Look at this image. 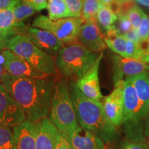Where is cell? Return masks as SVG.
<instances>
[{
  "mask_svg": "<svg viewBox=\"0 0 149 149\" xmlns=\"http://www.w3.org/2000/svg\"><path fill=\"white\" fill-rule=\"evenodd\" d=\"M135 1L137 3H139V5L144 6L149 8V2L148 1V0H135Z\"/></svg>",
  "mask_w": 149,
  "mask_h": 149,
  "instance_id": "cell-41",
  "label": "cell"
},
{
  "mask_svg": "<svg viewBox=\"0 0 149 149\" xmlns=\"http://www.w3.org/2000/svg\"><path fill=\"white\" fill-rule=\"evenodd\" d=\"M119 149H148V144L145 139L129 140L126 139L122 142Z\"/></svg>",
  "mask_w": 149,
  "mask_h": 149,
  "instance_id": "cell-31",
  "label": "cell"
},
{
  "mask_svg": "<svg viewBox=\"0 0 149 149\" xmlns=\"http://www.w3.org/2000/svg\"><path fill=\"white\" fill-rule=\"evenodd\" d=\"M55 149H72L70 146L69 139L65 133L59 132Z\"/></svg>",
  "mask_w": 149,
  "mask_h": 149,
  "instance_id": "cell-33",
  "label": "cell"
},
{
  "mask_svg": "<svg viewBox=\"0 0 149 149\" xmlns=\"http://www.w3.org/2000/svg\"><path fill=\"white\" fill-rule=\"evenodd\" d=\"M117 20V16L112 10L111 7L104 6L97 13L95 21L100 29L101 28L102 30H104L105 32L104 34H106L115 26Z\"/></svg>",
  "mask_w": 149,
  "mask_h": 149,
  "instance_id": "cell-20",
  "label": "cell"
},
{
  "mask_svg": "<svg viewBox=\"0 0 149 149\" xmlns=\"http://www.w3.org/2000/svg\"><path fill=\"white\" fill-rule=\"evenodd\" d=\"M131 80L140 101L141 115L145 118L149 111V70L132 77Z\"/></svg>",
  "mask_w": 149,
  "mask_h": 149,
  "instance_id": "cell-19",
  "label": "cell"
},
{
  "mask_svg": "<svg viewBox=\"0 0 149 149\" xmlns=\"http://www.w3.org/2000/svg\"><path fill=\"white\" fill-rule=\"evenodd\" d=\"M115 26L120 35H124L128 32L130 29H133L132 24L130 23L128 16L118 17L116 23L115 24Z\"/></svg>",
  "mask_w": 149,
  "mask_h": 149,
  "instance_id": "cell-30",
  "label": "cell"
},
{
  "mask_svg": "<svg viewBox=\"0 0 149 149\" xmlns=\"http://www.w3.org/2000/svg\"><path fill=\"white\" fill-rule=\"evenodd\" d=\"M84 20L80 17H67L51 20L48 17L40 15L33 20V26L46 30L57 37L64 44L78 42V35Z\"/></svg>",
  "mask_w": 149,
  "mask_h": 149,
  "instance_id": "cell-7",
  "label": "cell"
},
{
  "mask_svg": "<svg viewBox=\"0 0 149 149\" xmlns=\"http://www.w3.org/2000/svg\"><path fill=\"white\" fill-rule=\"evenodd\" d=\"M144 135L149 138V111L146 117V124L144 128Z\"/></svg>",
  "mask_w": 149,
  "mask_h": 149,
  "instance_id": "cell-40",
  "label": "cell"
},
{
  "mask_svg": "<svg viewBox=\"0 0 149 149\" xmlns=\"http://www.w3.org/2000/svg\"><path fill=\"white\" fill-rule=\"evenodd\" d=\"M138 30L141 41H146L149 37V16L144 15Z\"/></svg>",
  "mask_w": 149,
  "mask_h": 149,
  "instance_id": "cell-32",
  "label": "cell"
},
{
  "mask_svg": "<svg viewBox=\"0 0 149 149\" xmlns=\"http://www.w3.org/2000/svg\"><path fill=\"white\" fill-rule=\"evenodd\" d=\"M49 113V119L59 132L68 134L79 127L66 79L55 81Z\"/></svg>",
  "mask_w": 149,
  "mask_h": 149,
  "instance_id": "cell-4",
  "label": "cell"
},
{
  "mask_svg": "<svg viewBox=\"0 0 149 149\" xmlns=\"http://www.w3.org/2000/svg\"><path fill=\"white\" fill-rule=\"evenodd\" d=\"M104 42L106 46L109 48L115 54L125 58L126 57V48L127 39H126L123 35L107 38L104 37Z\"/></svg>",
  "mask_w": 149,
  "mask_h": 149,
  "instance_id": "cell-24",
  "label": "cell"
},
{
  "mask_svg": "<svg viewBox=\"0 0 149 149\" xmlns=\"http://www.w3.org/2000/svg\"><path fill=\"white\" fill-rule=\"evenodd\" d=\"M37 11L35 9L23 0H17L14 7L13 14L15 19L18 24H23V22L29 17L34 15Z\"/></svg>",
  "mask_w": 149,
  "mask_h": 149,
  "instance_id": "cell-22",
  "label": "cell"
},
{
  "mask_svg": "<svg viewBox=\"0 0 149 149\" xmlns=\"http://www.w3.org/2000/svg\"><path fill=\"white\" fill-rule=\"evenodd\" d=\"M37 47L52 56L58 55L64 44L49 31L35 27L26 28L24 34Z\"/></svg>",
  "mask_w": 149,
  "mask_h": 149,
  "instance_id": "cell-12",
  "label": "cell"
},
{
  "mask_svg": "<svg viewBox=\"0 0 149 149\" xmlns=\"http://www.w3.org/2000/svg\"><path fill=\"white\" fill-rule=\"evenodd\" d=\"M103 6L100 0H84L81 17L84 22L95 21L97 13Z\"/></svg>",
  "mask_w": 149,
  "mask_h": 149,
  "instance_id": "cell-23",
  "label": "cell"
},
{
  "mask_svg": "<svg viewBox=\"0 0 149 149\" xmlns=\"http://www.w3.org/2000/svg\"><path fill=\"white\" fill-rule=\"evenodd\" d=\"M25 120L26 117L23 110L4 86L0 84V124L11 128Z\"/></svg>",
  "mask_w": 149,
  "mask_h": 149,
  "instance_id": "cell-8",
  "label": "cell"
},
{
  "mask_svg": "<svg viewBox=\"0 0 149 149\" xmlns=\"http://www.w3.org/2000/svg\"><path fill=\"white\" fill-rule=\"evenodd\" d=\"M112 61L115 87L122 84L128 78L149 70V64L133 59L124 58L117 54L112 55Z\"/></svg>",
  "mask_w": 149,
  "mask_h": 149,
  "instance_id": "cell-10",
  "label": "cell"
},
{
  "mask_svg": "<svg viewBox=\"0 0 149 149\" xmlns=\"http://www.w3.org/2000/svg\"><path fill=\"white\" fill-rule=\"evenodd\" d=\"M139 45L142 52L141 61L146 64H149V37L147 40L141 41Z\"/></svg>",
  "mask_w": 149,
  "mask_h": 149,
  "instance_id": "cell-34",
  "label": "cell"
},
{
  "mask_svg": "<svg viewBox=\"0 0 149 149\" xmlns=\"http://www.w3.org/2000/svg\"><path fill=\"white\" fill-rule=\"evenodd\" d=\"M17 0H13L10 6L7 8L0 10V30L13 37L19 34H24L26 26L18 24L14 17L13 10Z\"/></svg>",
  "mask_w": 149,
  "mask_h": 149,
  "instance_id": "cell-18",
  "label": "cell"
},
{
  "mask_svg": "<svg viewBox=\"0 0 149 149\" xmlns=\"http://www.w3.org/2000/svg\"><path fill=\"white\" fill-rule=\"evenodd\" d=\"M23 1L33 6L37 12H40L46 8L48 6L46 0H23Z\"/></svg>",
  "mask_w": 149,
  "mask_h": 149,
  "instance_id": "cell-35",
  "label": "cell"
},
{
  "mask_svg": "<svg viewBox=\"0 0 149 149\" xmlns=\"http://www.w3.org/2000/svg\"><path fill=\"white\" fill-rule=\"evenodd\" d=\"M100 53L91 51L78 42L64 46L55 59L57 72L64 77L75 81L93 66Z\"/></svg>",
  "mask_w": 149,
  "mask_h": 149,
  "instance_id": "cell-3",
  "label": "cell"
},
{
  "mask_svg": "<svg viewBox=\"0 0 149 149\" xmlns=\"http://www.w3.org/2000/svg\"><path fill=\"white\" fill-rule=\"evenodd\" d=\"M7 49L48 75L55 76L58 74L53 56L37 47L26 35H16L10 38Z\"/></svg>",
  "mask_w": 149,
  "mask_h": 149,
  "instance_id": "cell-5",
  "label": "cell"
},
{
  "mask_svg": "<svg viewBox=\"0 0 149 149\" xmlns=\"http://www.w3.org/2000/svg\"><path fill=\"white\" fill-rule=\"evenodd\" d=\"M148 149H149V143L148 144Z\"/></svg>",
  "mask_w": 149,
  "mask_h": 149,
  "instance_id": "cell-44",
  "label": "cell"
},
{
  "mask_svg": "<svg viewBox=\"0 0 149 149\" xmlns=\"http://www.w3.org/2000/svg\"><path fill=\"white\" fill-rule=\"evenodd\" d=\"M148 2H149V0H148Z\"/></svg>",
  "mask_w": 149,
  "mask_h": 149,
  "instance_id": "cell-45",
  "label": "cell"
},
{
  "mask_svg": "<svg viewBox=\"0 0 149 149\" xmlns=\"http://www.w3.org/2000/svg\"><path fill=\"white\" fill-rule=\"evenodd\" d=\"M102 57L103 52H101L90 69L82 77L74 81L77 88L84 95L95 101H100L103 98L99 79V68Z\"/></svg>",
  "mask_w": 149,
  "mask_h": 149,
  "instance_id": "cell-11",
  "label": "cell"
},
{
  "mask_svg": "<svg viewBox=\"0 0 149 149\" xmlns=\"http://www.w3.org/2000/svg\"><path fill=\"white\" fill-rule=\"evenodd\" d=\"M17 149H36L35 123L25 120L13 127Z\"/></svg>",
  "mask_w": 149,
  "mask_h": 149,
  "instance_id": "cell-17",
  "label": "cell"
},
{
  "mask_svg": "<svg viewBox=\"0 0 149 149\" xmlns=\"http://www.w3.org/2000/svg\"><path fill=\"white\" fill-rule=\"evenodd\" d=\"M0 149H17L13 132L1 124H0Z\"/></svg>",
  "mask_w": 149,
  "mask_h": 149,
  "instance_id": "cell-25",
  "label": "cell"
},
{
  "mask_svg": "<svg viewBox=\"0 0 149 149\" xmlns=\"http://www.w3.org/2000/svg\"><path fill=\"white\" fill-rule=\"evenodd\" d=\"M72 17H80L82 12L84 0H64Z\"/></svg>",
  "mask_w": 149,
  "mask_h": 149,
  "instance_id": "cell-29",
  "label": "cell"
},
{
  "mask_svg": "<svg viewBox=\"0 0 149 149\" xmlns=\"http://www.w3.org/2000/svg\"><path fill=\"white\" fill-rule=\"evenodd\" d=\"M103 107L106 115L115 127L123 124L124 120V93L123 83L115 87V89L105 97L103 100Z\"/></svg>",
  "mask_w": 149,
  "mask_h": 149,
  "instance_id": "cell-13",
  "label": "cell"
},
{
  "mask_svg": "<svg viewBox=\"0 0 149 149\" xmlns=\"http://www.w3.org/2000/svg\"><path fill=\"white\" fill-rule=\"evenodd\" d=\"M123 36L125 37L127 40L133 41L136 43H140L141 42V38L139 37L138 30L135 29H131L128 32L125 33L124 35H123Z\"/></svg>",
  "mask_w": 149,
  "mask_h": 149,
  "instance_id": "cell-36",
  "label": "cell"
},
{
  "mask_svg": "<svg viewBox=\"0 0 149 149\" xmlns=\"http://www.w3.org/2000/svg\"><path fill=\"white\" fill-rule=\"evenodd\" d=\"M1 83L33 123L47 117L55 81L53 77L35 79L15 77L4 71Z\"/></svg>",
  "mask_w": 149,
  "mask_h": 149,
  "instance_id": "cell-1",
  "label": "cell"
},
{
  "mask_svg": "<svg viewBox=\"0 0 149 149\" xmlns=\"http://www.w3.org/2000/svg\"><path fill=\"white\" fill-rule=\"evenodd\" d=\"M48 17L51 20L71 17L64 0H48Z\"/></svg>",
  "mask_w": 149,
  "mask_h": 149,
  "instance_id": "cell-21",
  "label": "cell"
},
{
  "mask_svg": "<svg viewBox=\"0 0 149 149\" xmlns=\"http://www.w3.org/2000/svg\"><path fill=\"white\" fill-rule=\"evenodd\" d=\"M141 57H142V52L139 43H136L133 41L127 40L125 58L141 61Z\"/></svg>",
  "mask_w": 149,
  "mask_h": 149,
  "instance_id": "cell-27",
  "label": "cell"
},
{
  "mask_svg": "<svg viewBox=\"0 0 149 149\" xmlns=\"http://www.w3.org/2000/svg\"><path fill=\"white\" fill-rule=\"evenodd\" d=\"M8 42H0V51H2L3 50L7 49Z\"/></svg>",
  "mask_w": 149,
  "mask_h": 149,
  "instance_id": "cell-43",
  "label": "cell"
},
{
  "mask_svg": "<svg viewBox=\"0 0 149 149\" xmlns=\"http://www.w3.org/2000/svg\"><path fill=\"white\" fill-rule=\"evenodd\" d=\"M145 13L139 6L136 5L129 11L127 16L133 29H138Z\"/></svg>",
  "mask_w": 149,
  "mask_h": 149,
  "instance_id": "cell-28",
  "label": "cell"
},
{
  "mask_svg": "<svg viewBox=\"0 0 149 149\" xmlns=\"http://www.w3.org/2000/svg\"><path fill=\"white\" fill-rule=\"evenodd\" d=\"M101 1V3L103 4L104 6H109L110 5L113 3V1L114 0H100Z\"/></svg>",
  "mask_w": 149,
  "mask_h": 149,
  "instance_id": "cell-42",
  "label": "cell"
},
{
  "mask_svg": "<svg viewBox=\"0 0 149 149\" xmlns=\"http://www.w3.org/2000/svg\"><path fill=\"white\" fill-rule=\"evenodd\" d=\"M36 149H55L59 131L49 117L35 123Z\"/></svg>",
  "mask_w": 149,
  "mask_h": 149,
  "instance_id": "cell-15",
  "label": "cell"
},
{
  "mask_svg": "<svg viewBox=\"0 0 149 149\" xmlns=\"http://www.w3.org/2000/svg\"><path fill=\"white\" fill-rule=\"evenodd\" d=\"M4 71V59H3L2 53H1L0 54V82L1 81V77Z\"/></svg>",
  "mask_w": 149,
  "mask_h": 149,
  "instance_id": "cell-37",
  "label": "cell"
},
{
  "mask_svg": "<svg viewBox=\"0 0 149 149\" xmlns=\"http://www.w3.org/2000/svg\"><path fill=\"white\" fill-rule=\"evenodd\" d=\"M4 59V70L11 75L18 77L44 79L49 77L47 74L37 70L28 61L9 49L1 51Z\"/></svg>",
  "mask_w": 149,
  "mask_h": 149,
  "instance_id": "cell-9",
  "label": "cell"
},
{
  "mask_svg": "<svg viewBox=\"0 0 149 149\" xmlns=\"http://www.w3.org/2000/svg\"><path fill=\"white\" fill-rule=\"evenodd\" d=\"M124 93V120L126 138L129 140L145 139L144 130L141 122L144 119L141 115V107L131 77L123 82Z\"/></svg>",
  "mask_w": 149,
  "mask_h": 149,
  "instance_id": "cell-6",
  "label": "cell"
},
{
  "mask_svg": "<svg viewBox=\"0 0 149 149\" xmlns=\"http://www.w3.org/2000/svg\"><path fill=\"white\" fill-rule=\"evenodd\" d=\"M78 42L91 51L101 53L106 48L104 35L96 21L86 22L80 29Z\"/></svg>",
  "mask_w": 149,
  "mask_h": 149,
  "instance_id": "cell-14",
  "label": "cell"
},
{
  "mask_svg": "<svg viewBox=\"0 0 149 149\" xmlns=\"http://www.w3.org/2000/svg\"><path fill=\"white\" fill-rule=\"evenodd\" d=\"M136 5V1L134 0H114L109 6L118 17L127 16L129 11Z\"/></svg>",
  "mask_w": 149,
  "mask_h": 149,
  "instance_id": "cell-26",
  "label": "cell"
},
{
  "mask_svg": "<svg viewBox=\"0 0 149 149\" xmlns=\"http://www.w3.org/2000/svg\"><path fill=\"white\" fill-rule=\"evenodd\" d=\"M13 0H0V10L7 8L12 3Z\"/></svg>",
  "mask_w": 149,
  "mask_h": 149,
  "instance_id": "cell-38",
  "label": "cell"
},
{
  "mask_svg": "<svg viewBox=\"0 0 149 149\" xmlns=\"http://www.w3.org/2000/svg\"><path fill=\"white\" fill-rule=\"evenodd\" d=\"M68 87L79 126L95 134L105 143L114 140L116 127L108 119L102 102L84 95L77 88L74 80L70 81Z\"/></svg>",
  "mask_w": 149,
  "mask_h": 149,
  "instance_id": "cell-2",
  "label": "cell"
},
{
  "mask_svg": "<svg viewBox=\"0 0 149 149\" xmlns=\"http://www.w3.org/2000/svg\"><path fill=\"white\" fill-rule=\"evenodd\" d=\"M10 38L12 37L0 30V42H8Z\"/></svg>",
  "mask_w": 149,
  "mask_h": 149,
  "instance_id": "cell-39",
  "label": "cell"
},
{
  "mask_svg": "<svg viewBox=\"0 0 149 149\" xmlns=\"http://www.w3.org/2000/svg\"><path fill=\"white\" fill-rule=\"evenodd\" d=\"M66 135L72 149H106L103 139L80 126Z\"/></svg>",
  "mask_w": 149,
  "mask_h": 149,
  "instance_id": "cell-16",
  "label": "cell"
}]
</instances>
